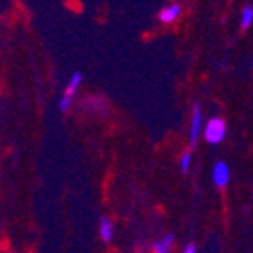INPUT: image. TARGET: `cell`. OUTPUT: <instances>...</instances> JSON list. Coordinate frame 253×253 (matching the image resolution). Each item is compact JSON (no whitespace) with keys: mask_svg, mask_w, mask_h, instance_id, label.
Wrapping results in <instances>:
<instances>
[{"mask_svg":"<svg viewBox=\"0 0 253 253\" xmlns=\"http://www.w3.org/2000/svg\"><path fill=\"white\" fill-rule=\"evenodd\" d=\"M84 106L89 112H92L94 115H101L108 110V105H106V99L101 96H89L84 99Z\"/></svg>","mask_w":253,"mask_h":253,"instance_id":"obj_6","label":"cell"},{"mask_svg":"<svg viewBox=\"0 0 253 253\" xmlns=\"http://www.w3.org/2000/svg\"><path fill=\"white\" fill-rule=\"evenodd\" d=\"M202 126H204V115H202V106L200 105H195L193 106V112H191V123H190V145L195 147V145L199 144L200 135H202Z\"/></svg>","mask_w":253,"mask_h":253,"instance_id":"obj_3","label":"cell"},{"mask_svg":"<svg viewBox=\"0 0 253 253\" xmlns=\"http://www.w3.org/2000/svg\"><path fill=\"white\" fill-rule=\"evenodd\" d=\"M212 182L218 188H227L228 182H230V177H232V172H230V167H228L225 161H218L212 167Z\"/></svg>","mask_w":253,"mask_h":253,"instance_id":"obj_5","label":"cell"},{"mask_svg":"<svg viewBox=\"0 0 253 253\" xmlns=\"http://www.w3.org/2000/svg\"><path fill=\"white\" fill-rule=\"evenodd\" d=\"M82 82H84V75H82L80 71L73 73L71 78H69L68 84H66V87H64L62 97H60V101H59L60 112H64V114L69 112V108H71L73 103H75L76 94H78V90H80V87H82Z\"/></svg>","mask_w":253,"mask_h":253,"instance_id":"obj_2","label":"cell"},{"mask_svg":"<svg viewBox=\"0 0 253 253\" xmlns=\"http://www.w3.org/2000/svg\"><path fill=\"white\" fill-rule=\"evenodd\" d=\"M252 25H253V5L246 4L243 5V9H241L239 13V27L241 30H248Z\"/></svg>","mask_w":253,"mask_h":253,"instance_id":"obj_9","label":"cell"},{"mask_svg":"<svg viewBox=\"0 0 253 253\" xmlns=\"http://www.w3.org/2000/svg\"><path fill=\"white\" fill-rule=\"evenodd\" d=\"M181 16H182V5L179 2H170L165 7H161V11L158 13V20L163 25H172Z\"/></svg>","mask_w":253,"mask_h":253,"instance_id":"obj_4","label":"cell"},{"mask_svg":"<svg viewBox=\"0 0 253 253\" xmlns=\"http://www.w3.org/2000/svg\"><path fill=\"white\" fill-rule=\"evenodd\" d=\"M202 136L206 138L207 144L218 145L221 144L227 136V123L221 117H212L209 119L202 126Z\"/></svg>","mask_w":253,"mask_h":253,"instance_id":"obj_1","label":"cell"},{"mask_svg":"<svg viewBox=\"0 0 253 253\" xmlns=\"http://www.w3.org/2000/svg\"><path fill=\"white\" fill-rule=\"evenodd\" d=\"M181 253H197V246H195V245H188Z\"/></svg>","mask_w":253,"mask_h":253,"instance_id":"obj_11","label":"cell"},{"mask_svg":"<svg viewBox=\"0 0 253 253\" xmlns=\"http://www.w3.org/2000/svg\"><path fill=\"white\" fill-rule=\"evenodd\" d=\"M173 241L175 237L172 234H167L161 239H158L154 245H152V253H172L173 250Z\"/></svg>","mask_w":253,"mask_h":253,"instance_id":"obj_8","label":"cell"},{"mask_svg":"<svg viewBox=\"0 0 253 253\" xmlns=\"http://www.w3.org/2000/svg\"><path fill=\"white\" fill-rule=\"evenodd\" d=\"M191 163H193V154L191 151H184L179 158V169L182 173H188L191 170Z\"/></svg>","mask_w":253,"mask_h":253,"instance_id":"obj_10","label":"cell"},{"mask_svg":"<svg viewBox=\"0 0 253 253\" xmlns=\"http://www.w3.org/2000/svg\"><path fill=\"white\" fill-rule=\"evenodd\" d=\"M114 236H115V227H114V223H112V219L103 216V218L99 219V237H101V241H105V243H112Z\"/></svg>","mask_w":253,"mask_h":253,"instance_id":"obj_7","label":"cell"}]
</instances>
